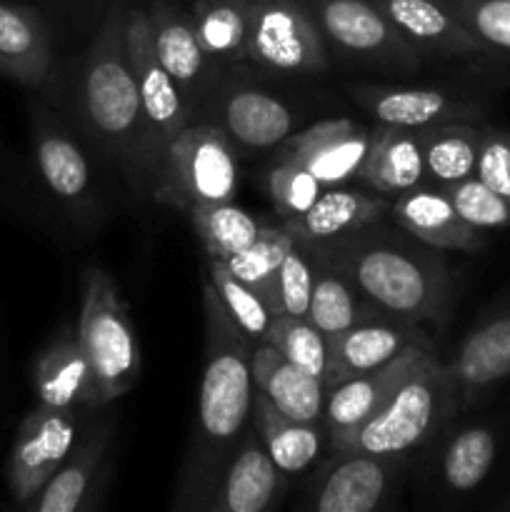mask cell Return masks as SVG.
I'll return each mask as SVG.
<instances>
[{
    "label": "cell",
    "mask_w": 510,
    "mask_h": 512,
    "mask_svg": "<svg viewBox=\"0 0 510 512\" xmlns=\"http://www.w3.org/2000/svg\"><path fill=\"white\" fill-rule=\"evenodd\" d=\"M205 365L198 413L175 488V508L205 510L230 455L248 433L255 403L253 340L235 325L213 283L203 285Z\"/></svg>",
    "instance_id": "1"
},
{
    "label": "cell",
    "mask_w": 510,
    "mask_h": 512,
    "mask_svg": "<svg viewBox=\"0 0 510 512\" xmlns=\"http://www.w3.org/2000/svg\"><path fill=\"white\" fill-rule=\"evenodd\" d=\"M378 223L305 248L348 278L380 313L410 323L440 320L450 305L443 255L405 230L390 233Z\"/></svg>",
    "instance_id": "2"
},
{
    "label": "cell",
    "mask_w": 510,
    "mask_h": 512,
    "mask_svg": "<svg viewBox=\"0 0 510 512\" xmlns=\"http://www.w3.org/2000/svg\"><path fill=\"white\" fill-rule=\"evenodd\" d=\"M125 5L113 0L80 60L73 85L75 120L108 160L128 170L135 188L145 185L143 113L125 48Z\"/></svg>",
    "instance_id": "3"
},
{
    "label": "cell",
    "mask_w": 510,
    "mask_h": 512,
    "mask_svg": "<svg viewBox=\"0 0 510 512\" xmlns=\"http://www.w3.org/2000/svg\"><path fill=\"white\" fill-rule=\"evenodd\" d=\"M455 413L458 405L448 370L435 350H428L398 390L358 428L330 440V448L333 453L403 458L405 453L433 438Z\"/></svg>",
    "instance_id": "4"
},
{
    "label": "cell",
    "mask_w": 510,
    "mask_h": 512,
    "mask_svg": "<svg viewBox=\"0 0 510 512\" xmlns=\"http://www.w3.org/2000/svg\"><path fill=\"white\" fill-rule=\"evenodd\" d=\"M150 185L155 200L185 213L235 200L240 170L233 143L215 123H190L165 148Z\"/></svg>",
    "instance_id": "5"
},
{
    "label": "cell",
    "mask_w": 510,
    "mask_h": 512,
    "mask_svg": "<svg viewBox=\"0 0 510 512\" xmlns=\"http://www.w3.org/2000/svg\"><path fill=\"white\" fill-rule=\"evenodd\" d=\"M78 340L98 380L103 405L133 390L140 375L138 335L118 283L103 268H90L85 275Z\"/></svg>",
    "instance_id": "6"
},
{
    "label": "cell",
    "mask_w": 510,
    "mask_h": 512,
    "mask_svg": "<svg viewBox=\"0 0 510 512\" xmlns=\"http://www.w3.org/2000/svg\"><path fill=\"white\" fill-rule=\"evenodd\" d=\"M125 48L138 85L143 113V173L145 183H150L165 148L190 125L193 108L155 55L148 13L143 8L125 10Z\"/></svg>",
    "instance_id": "7"
},
{
    "label": "cell",
    "mask_w": 510,
    "mask_h": 512,
    "mask_svg": "<svg viewBox=\"0 0 510 512\" xmlns=\"http://www.w3.org/2000/svg\"><path fill=\"white\" fill-rule=\"evenodd\" d=\"M30 150L35 173L50 198L78 225H98L103 205L88 155L60 115L43 100L30 103Z\"/></svg>",
    "instance_id": "8"
},
{
    "label": "cell",
    "mask_w": 510,
    "mask_h": 512,
    "mask_svg": "<svg viewBox=\"0 0 510 512\" xmlns=\"http://www.w3.org/2000/svg\"><path fill=\"white\" fill-rule=\"evenodd\" d=\"M93 410L35 405L20 423L5 465V483L15 505L25 508L65 463L90 425Z\"/></svg>",
    "instance_id": "9"
},
{
    "label": "cell",
    "mask_w": 510,
    "mask_h": 512,
    "mask_svg": "<svg viewBox=\"0 0 510 512\" xmlns=\"http://www.w3.org/2000/svg\"><path fill=\"white\" fill-rule=\"evenodd\" d=\"M248 60L283 75L325 73L328 43L308 0H255Z\"/></svg>",
    "instance_id": "10"
},
{
    "label": "cell",
    "mask_w": 510,
    "mask_h": 512,
    "mask_svg": "<svg viewBox=\"0 0 510 512\" xmlns=\"http://www.w3.org/2000/svg\"><path fill=\"white\" fill-rule=\"evenodd\" d=\"M325 43L363 63L418 70L420 55L375 0H308Z\"/></svg>",
    "instance_id": "11"
},
{
    "label": "cell",
    "mask_w": 510,
    "mask_h": 512,
    "mask_svg": "<svg viewBox=\"0 0 510 512\" xmlns=\"http://www.w3.org/2000/svg\"><path fill=\"white\" fill-rule=\"evenodd\" d=\"M373 135L375 130L363 128L350 118L323 120L278 145V158L303 165L323 183V188H333L348 183L350 178H360Z\"/></svg>",
    "instance_id": "12"
},
{
    "label": "cell",
    "mask_w": 510,
    "mask_h": 512,
    "mask_svg": "<svg viewBox=\"0 0 510 512\" xmlns=\"http://www.w3.org/2000/svg\"><path fill=\"white\" fill-rule=\"evenodd\" d=\"M458 410L488 398L510 378V308H500L480 320L478 328L460 343L445 363Z\"/></svg>",
    "instance_id": "13"
},
{
    "label": "cell",
    "mask_w": 510,
    "mask_h": 512,
    "mask_svg": "<svg viewBox=\"0 0 510 512\" xmlns=\"http://www.w3.org/2000/svg\"><path fill=\"white\" fill-rule=\"evenodd\" d=\"M398 473V458L335 453L313 485L308 505L318 512H373L385 503Z\"/></svg>",
    "instance_id": "14"
},
{
    "label": "cell",
    "mask_w": 510,
    "mask_h": 512,
    "mask_svg": "<svg viewBox=\"0 0 510 512\" xmlns=\"http://www.w3.org/2000/svg\"><path fill=\"white\" fill-rule=\"evenodd\" d=\"M418 343H428V338L418 330V323L390 318V315L365 320L343 333L330 335L328 368H325L323 378L325 390L335 388L353 375L368 373V370L390 363L403 350Z\"/></svg>",
    "instance_id": "15"
},
{
    "label": "cell",
    "mask_w": 510,
    "mask_h": 512,
    "mask_svg": "<svg viewBox=\"0 0 510 512\" xmlns=\"http://www.w3.org/2000/svg\"><path fill=\"white\" fill-rule=\"evenodd\" d=\"M285 478L250 425L220 473L205 512H265L283 495Z\"/></svg>",
    "instance_id": "16"
},
{
    "label": "cell",
    "mask_w": 510,
    "mask_h": 512,
    "mask_svg": "<svg viewBox=\"0 0 510 512\" xmlns=\"http://www.w3.org/2000/svg\"><path fill=\"white\" fill-rule=\"evenodd\" d=\"M115 420L100 418L88 425L83 438L65 458L58 473L43 485L38 495L25 505L30 512H75L93 508L100 475L108 468V450L113 440Z\"/></svg>",
    "instance_id": "17"
},
{
    "label": "cell",
    "mask_w": 510,
    "mask_h": 512,
    "mask_svg": "<svg viewBox=\"0 0 510 512\" xmlns=\"http://www.w3.org/2000/svg\"><path fill=\"white\" fill-rule=\"evenodd\" d=\"M428 350H433L430 340L428 343L410 345L408 350H403L390 363L368 370V373L353 375V378L343 380L335 388L325 390L323 420L328 438H338V435L348 433V430L358 428L363 420H368L398 390V385L408 378L410 370L418 365V360Z\"/></svg>",
    "instance_id": "18"
},
{
    "label": "cell",
    "mask_w": 510,
    "mask_h": 512,
    "mask_svg": "<svg viewBox=\"0 0 510 512\" xmlns=\"http://www.w3.org/2000/svg\"><path fill=\"white\" fill-rule=\"evenodd\" d=\"M0 75L28 90H45L53 83V35L30 5L0 0Z\"/></svg>",
    "instance_id": "19"
},
{
    "label": "cell",
    "mask_w": 510,
    "mask_h": 512,
    "mask_svg": "<svg viewBox=\"0 0 510 512\" xmlns=\"http://www.w3.org/2000/svg\"><path fill=\"white\" fill-rule=\"evenodd\" d=\"M145 13H148L155 55L170 73V78L180 85L190 108L195 110V105L213 83L215 63L205 55L193 20L165 0L153 3Z\"/></svg>",
    "instance_id": "20"
},
{
    "label": "cell",
    "mask_w": 510,
    "mask_h": 512,
    "mask_svg": "<svg viewBox=\"0 0 510 512\" xmlns=\"http://www.w3.org/2000/svg\"><path fill=\"white\" fill-rule=\"evenodd\" d=\"M33 388L40 405L50 408H103L98 380L90 368L78 330H60L33 365Z\"/></svg>",
    "instance_id": "21"
},
{
    "label": "cell",
    "mask_w": 510,
    "mask_h": 512,
    "mask_svg": "<svg viewBox=\"0 0 510 512\" xmlns=\"http://www.w3.org/2000/svg\"><path fill=\"white\" fill-rule=\"evenodd\" d=\"M375 5L418 55L455 60L488 53L438 0H375Z\"/></svg>",
    "instance_id": "22"
},
{
    "label": "cell",
    "mask_w": 510,
    "mask_h": 512,
    "mask_svg": "<svg viewBox=\"0 0 510 512\" xmlns=\"http://www.w3.org/2000/svg\"><path fill=\"white\" fill-rule=\"evenodd\" d=\"M355 103L380 125L430 128L473 118V108L440 88H400V85H353Z\"/></svg>",
    "instance_id": "23"
},
{
    "label": "cell",
    "mask_w": 510,
    "mask_h": 512,
    "mask_svg": "<svg viewBox=\"0 0 510 512\" xmlns=\"http://www.w3.org/2000/svg\"><path fill=\"white\" fill-rule=\"evenodd\" d=\"M390 215L400 230L418 238L420 243L438 250H463V253H478L485 248V230L473 228L465 223L453 208L443 188H418L400 193L398 200L390 205Z\"/></svg>",
    "instance_id": "24"
},
{
    "label": "cell",
    "mask_w": 510,
    "mask_h": 512,
    "mask_svg": "<svg viewBox=\"0 0 510 512\" xmlns=\"http://www.w3.org/2000/svg\"><path fill=\"white\" fill-rule=\"evenodd\" d=\"M293 110L260 88H233L223 95L218 128L233 148L260 153L283 145L293 135Z\"/></svg>",
    "instance_id": "25"
},
{
    "label": "cell",
    "mask_w": 510,
    "mask_h": 512,
    "mask_svg": "<svg viewBox=\"0 0 510 512\" xmlns=\"http://www.w3.org/2000/svg\"><path fill=\"white\" fill-rule=\"evenodd\" d=\"M388 210L390 205L385 198L333 185V188H325L320 198L298 218L283 220V228L295 243L315 245L378 223Z\"/></svg>",
    "instance_id": "26"
},
{
    "label": "cell",
    "mask_w": 510,
    "mask_h": 512,
    "mask_svg": "<svg viewBox=\"0 0 510 512\" xmlns=\"http://www.w3.org/2000/svg\"><path fill=\"white\" fill-rule=\"evenodd\" d=\"M255 390L283 415L303 423H320L325 410V385L315 375L285 360L273 345H253Z\"/></svg>",
    "instance_id": "27"
},
{
    "label": "cell",
    "mask_w": 510,
    "mask_h": 512,
    "mask_svg": "<svg viewBox=\"0 0 510 512\" xmlns=\"http://www.w3.org/2000/svg\"><path fill=\"white\" fill-rule=\"evenodd\" d=\"M360 178L383 195H400L428 180L423 158V128H375L373 145Z\"/></svg>",
    "instance_id": "28"
},
{
    "label": "cell",
    "mask_w": 510,
    "mask_h": 512,
    "mask_svg": "<svg viewBox=\"0 0 510 512\" xmlns=\"http://www.w3.org/2000/svg\"><path fill=\"white\" fill-rule=\"evenodd\" d=\"M250 425L263 440L273 463L285 475H298L318 460L323 448V428L320 423H303L280 413L265 395L255 390L253 418Z\"/></svg>",
    "instance_id": "29"
},
{
    "label": "cell",
    "mask_w": 510,
    "mask_h": 512,
    "mask_svg": "<svg viewBox=\"0 0 510 512\" xmlns=\"http://www.w3.org/2000/svg\"><path fill=\"white\" fill-rule=\"evenodd\" d=\"M253 3L255 0H195L190 20L205 55L215 65L248 60Z\"/></svg>",
    "instance_id": "30"
},
{
    "label": "cell",
    "mask_w": 510,
    "mask_h": 512,
    "mask_svg": "<svg viewBox=\"0 0 510 512\" xmlns=\"http://www.w3.org/2000/svg\"><path fill=\"white\" fill-rule=\"evenodd\" d=\"M313 263L315 278L313 295H310L308 320L320 330V333H325V338H330V335L335 333H343V330L353 328V325L358 323H365V320L383 318L385 313L373 308V305L350 285V280L343 278L338 270L330 268L328 263H323V260L315 258V255Z\"/></svg>",
    "instance_id": "31"
},
{
    "label": "cell",
    "mask_w": 510,
    "mask_h": 512,
    "mask_svg": "<svg viewBox=\"0 0 510 512\" xmlns=\"http://www.w3.org/2000/svg\"><path fill=\"white\" fill-rule=\"evenodd\" d=\"M480 130L468 120L423 128V158L428 180L440 185L458 183L475 175Z\"/></svg>",
    "instance_id": "32"
},
{
    "label": "cell",
    "mask_w": 510,
    "mask_h": 512,
    "mask_svg": "<svg viewBox=\"0 0 510 512\" xmlns=\"http://www.w3.org/2000/svg\"><path fill=\"white\" fill-rule=\"evenodd\" d=\"M498 455L495 433L485 425H470L455 433L445 445L440 475L445 488L453 493H470L488 478Z\"/></svg>",
    "instance_id": "33"
},
{
    "label": "cell",
    "mask_w": 510,
    "mask_h": 512,
    "mask_svg": "<svg viewBox=\"0 0 510 512\" xmlns=\"http://www.w3.org/2000/svg\"><path fill=\"white\" fill-rule=\"evenodd\" d=\"M188 215L205 253L215 260L233 258L235 253L253 243L260 230L258 220L245 213L240 205H235V200L200 205V208L190 210Z\"/></svg>",
    "instance_id": "34"
},
{
    "label": "cell",
    "mask_w": 510,
    "mask_h": 512,
    "mask_svg": "<svg viewBox=\"0 0 510 512\" xmlns=\"http://www.w3.org/2000/svg\"><path fill=\"white\" fill-rule=\"evenodd\" d=\"M208 280L213 283L220 303L228 310L230 318L235 320V325H238L253 343H263L270 325H273L275 320L268 303H265L250 285H245L243 280L235 278V275L225 268L223 260L208 258Z\"/></svg>",
    "instance_id": "35"
},
{
    "label": "cell",
    "mask_w": 510,
    "mask_h": 512,
    "mask_svg": "<svg viewBox=\"0 0 510 512\" xmlns=\"http://www.w3.org/2000/svg\"><path fill=\"white\" fill-rule=\"evenodd\" d=\"M293 245L295 240L290 238L285 228H260L248 248H243L233 258L223 260V263L235 278L250 285L268 303L270 283H273L275 273H278V268L283 265L285 255H288Z\"/></svg>",
    "instance_id": "36"
},
{
    "label": "cell",
    "mask_w": 510,
    "mask_h": 512,
    "mask_svg": "<svg viewBox=\"0 0 510 512\" xmlns=\"http://www.w3.org/2000/svg\"><path fill=\"white\" fill-rule=\"evenodd\" d=\"M263 343L273 345L285 360L303 368L315 378H325L328 368V338L320 333L308 318H293V315H278L270 325Z\"/></svg>",
    "instance_id": "37"
},
{
    "label": "cell",
    "mask_w": 510,
    "mask_h": 512,
    "mask_svg": "<svg viewBox=\"0 0 510 512\" xmlns=\"http://www.w3.org/2000/svg\"><path fill=\"white\" fill-rule=\"evenodd\" d=\"M315 263L313 255L295 243L285 255L283 265L275 273L273 285L268 293V308L273 315H293V318H308L310 295H313Z\"/></svg>",
    "instance_id": "38"
},
{
    "label": "cell",
    "mask_w": 510,
    "mask_h": 512,
    "mask_svg": "<svg viewBox=\"0 0 510 512\" xmlns=\"http://www.w3.org/2000/svg\"><path fill=\"white\" fill-rule=\"evenodd\" d=\"M488 53L510 55V0H438Z\"/></svg>",
    "instance_id": "39"
},
{
    "label": "cell",
    "mask_w": 510,
    "mask_h": 512,
    "mask_svg": "<svg viewBox=\"0 0 510 512\" xmlns=\"http://www.w3.org/2000/svg\"><path fill=\"white\" fill-rule=\"evenodd\" d=\"M443 193L448 195L460 218L473 228L495 230L510 225V203L500 198L493 188H488L478 175L443 185Z\"/></svg>",
    "instance_id": "40"
},
{
    "label": "cell",
    "mask_w": 510,
    "mask_h": 512,
    "mask_svg": "<svg viewBox=\"0 0 510 512\" xmlns=\"http://www.w3.org/2000/svg\"><path fill=\"white\" fill-rule=\"evenodd\" d=\"M268 188L275 210L283 220L298 218L325 190L323 183L315 175H310L303 165L285 158H275V165L268 173Z\"/></svg>",
    "instance_id": "41"
},
{
    "label": "cell",
    "mask_w": 510,
    "mask_h": 512,
    "mask_svg": "<svg viewBox=\"0 0 510 512\" xmlns=\"http://www.w3.org/2000/svg\"><path fill=\"white\" fill-rule=\"evenodd\" d=\"M475 175L500 198L510 203V133L500 128L480 130V150Z\"/></svg>",
    "instance_id": "42"
}]
</instances>
